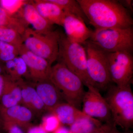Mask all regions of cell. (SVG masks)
<instances>
[{
	"label": "cell",
	"instance_id": "8fae6325",
	"mask_svg": "<svg viewBox=\"0 0 133 133\" xmlns=\"http://www.w3.org/2000/svg\"><path fill=\"white\" fill-rule=\"evenodd\" d=\"M64 13L62 26L65 35L71 41L83 45L91 37L93 31L88 28L83 20L74 15Z\"/></svg>",
	"mask_w": 133,
	"mask_h": 133
},
{
	"label": "cell",
	"instance_id": "7402d4cb",
	"mask_svg": "<svg viewBox=\"0 0 133 133\" xmlns=\"http://www.w3.org/2000/svg\"><path fill=\"white\" fill-rule=\"evenodd\" d=\"M0 27H7L15 30L22 36L26 27L21 20L10 15L0 6Z\"/></svg>",
	"mask_w": 133,
	"mask_h": 133
},
{
	"label": "cell",
	"instance_id": "5bb4252c",
	"mask_svg": "<svg viewBox=\"0 0 133 133\" xmlns=\"http://www.w3.org/2000/svg\"><path fill=\"white\" fill-rule=\"evenodd\" d=\"M36 91L45 106L46 110L51 112L63 98L59 90L49 79L37 82Z\"/></svg>",
	"mask_w": 133,
	"mask_h": 133
},
{
	"label": "cell",
	"instance_id": "e0dca14e",
	"mask_svg": "<svg viewBox=\"0 0 133 133\" xmlns=\"http://www.w3.org/2000/svg\"><path fill=\"white\" fill-rule=\"evenodd\" d=\"M21 89L18 81L7 77L5 88L0 99V107L4 108L15 106L21 102Z\"/></svg>",
	"mask_w": 133,
	"mask_h": 133
},
{
	"label": "cell",
	"instance_id": "d4e9b609",
	"mask_svg": "<svg viewBox=\"0 0 133 133\" xmlns=\"http://www.w3.org/2000/svg\"><path fill=\"white\" fill-rule=\"evenodd\" d=\"M29 1L25 0H1L0 6L10 15L18 13Z\"/></svg>",
	"mask_w": 133,
	"mask_h": 133
},
{
	"label": "cell",
	"instance_id": "9c48e42d",
	"mask_svg": "<svg viewBox=\"0 0 133 133\" xmlns=\"http://www.w3.org/2000/svg\"><path fill=\"white\" fill-rule=\"evenodd\" d=\"M82 100V111L86 115L105 123H112L110 108L104 97L94 87L88 85Z\"/></svg>",
	"mask_w": 133,
	"mask_h": 133
},
{
	"label": "cell",
	"instance_id": "7a4b0ae2",
	"mask_svg": "<svg viewBox=\"0 0 133 133\" xmlns=\"http://www.w3.org/2000/svg\"><path fill=\"white\" fill-rule=\"evenodd\" d=\"M104 97L110 108L115 126L128 129L133 124V94L131 85H111Z\"/></svg>",
	"mask_w": 133,
	"mask_h": 133
},
{
	"label": "cell",
	"instance_id": "52a82bcc",
	"mask_svg": "<svg viewBox=\"0 0 133 133\" xmlns=\"http://www.w3.org/2000/svg\"><path fill=\"white\" fill-rule=\"evenodd\" d=\"M88 41L107 52L125 51L132 53L133 27L95 29Z\"/></svg>",
	"mask_w": 133,
	"mask_h": 133
},
{
	"label": "cell",
	"instance_id": "44dd1931",
	"mask_svg": "<svg viewBox=\"0 0 133 133\" xmlns=\"http://www.w3.org/2000/svg\"><path fill=\"white\" fill-rule=\"evenodd\" d=\"M50 1L58 5L64 12L74 15L83 20L85 23H88V19L77 0H50Z\"/></svg>",
	"mask_w": 133,
	"mask_h": 133
},
{
	"label": "cell",
	"instance_id": "d6986e66",
	"mask_svg": "<svg viewBox=\"0 0 133 133\" xmlns=\"http://www.w3.org/2000/svg\"><path fill=\"white\" fill-rule=\"evenodd\" d=\"M102 125L98 120L85 115L70 125V130L72 133H90Z\"/></svg>",
	"mask_w": 133,
	"mask_h": 133
},
{
	"label": "cell",
	"instance_id": "83f0119b",
	"mask_svg": "<svg viewBox=\"0 0 133 133\" xmlns=\"http://www.w3.org/2000/svg\"><path fill=\"white\" fill-rule=\"evenodd\" d=\"M113 123H105L90 133H111L114 127Z\"/></svg>",
	"mask_w": 133,
	"mask_h": 133
},
{
	"label": "cell",
	"instance_id": "277c9868",
	"mask_svg": "<svg viewBox=\"0 0 133 133\" xmlns=\"http://www.w3.org/2000/svg\"><path fill=\"white\" fill-rule=\"evenodd\" d=\"M87 54V72L92 86L99 90H106L112 83L107 52L87 41L84 44Z\"/></svg>",
	"mask_w": 133,
	"mask_h": 133
},
{
	"label": "cell",
	"instance_id": "4316f807",
	"mask_svg": "<svg viewBox=\"0 0 133 133\" xmlns=\"http://www.w3.org/2000/svg\"><path fill=\"white\" fill-rule=\"evenodd\" d=\"M2 123V129L7 133H25L24 129L17 124L9 122Z\"/></svg>",
	"mask_w": 133,
	"mask_h": 133
},
{
	"label": "cell",
	"instance_id": "4fadbf2b",
	"mask_svg": "<svg viewBox=\"0 0 133 133\" xmlns=\"http://www.w3.org/2000/svg\"><path fill=\"white\" fill-rule=\"evenodd\" d=\"M34 113L30 109L23 105L4 108L0 107V119L2 122L14 123L27 129L30 126Z\"/></svg>",
	"mask_w": 133,
	"mask_h": 133
},
{
	"label": "cell",
	"instance_id": "4dcf8cb0",
	"mask_svg": "<svg viewBox=\"0 0 133 133\" xmlns=\"http://www.w3.org/2000/svg\"><path fill=\"white\" fill-rule=\"evenodd\" d=\"M6 79V77L0 75V99L4 90Z\"/></svg>",
	"mask_w": 133,
	"mask_h": 133
},
{
	"label": "cell",
	"instance_id": "1f68e13d",
	"mask_svg": "<svg viewBox=\"0 0 133 133\" xmlns=\"http://www.w3.org/2000/svg\"><path fill=\"white\" fill-rule=\"evenodd\" d=\"M54 133H72L70 130L67 129L65 128L60 127Z\"/></svg>",
	"mask_w": 133,
	"mask_h": 133
},
{
	"label": "cell",
	"instance_id": "8992f818",
	"mask_svg": "<svg viewBox=\"0 0 133 133\" xmlns=\"http://www.w3.org/2000/svg\"><path fill=\"white\" fill-rule=\"evenodd\" d=\"M58 58L81 79L84 85H92L87 72L86 51L83 44L71 41L60 33Z\"/></svg>",
	"mask_w": 133,
	"mask_h": 133
},
{
	"label": "cell",
	"instance_id": "d6a6232c",
	"mask_svg": "<svg viewBox=\"0 0 133 133\" xmlns=\"http://www.w3.org/2000/svg\"><path fill=\"white\" fill-rule=\"evenodd\" d=\"M111 133H119L117 131V130H116V127H115V126H114V127L113 128L112 130V131L111 132Z\"/></svg>",
	"mask_w": 133,
	"mask_h": 133
},
{
	"label": "cell",
	"instance_id": "ba28073f",
	"mask_svg": "<svg viewBox=\"0 0 133 133\" xmlns=\"http://www.w3.org/2000/svg\"><path fill=\"white\" fill-rule=\"evenodd\" d=\"M107 58L112 83L118 86L131 85L133 76L132 53L125 51L107 52Z\"/></svg>",
	"mask_w": 133,
	"mask_h": 133
},
{
	"label": "cell",
	"instance_id": "5b68a950",
	"mask_svg": "<svg viewBox=\"0 0 133 133\" xmlns=\"http://www.w3.org/2000/svg\"><path fill=\"white\" fill-rule=\"evenodd\" d=\"M60 34L57 30L38 33L27 28L22 37L23 45L28 50L52 65L58 58Z\"/></svg>",
	"mask_w": 133,
	"mask_h": 133
},
{
	"label": "cell",
	"instance_id": "d590c367",
	"mask_svg": "<svg viewBox=\"0 0 133 133\" xmlns=\"http://www.w3.org/2000/svg\"><path fill=\"white\" fill-rule=\"evenodd\" d=\"M0 133H2L1 132V130L0 129Z\"/></svg>",
	"mask_w": 133,
	"mask_h": 133
},
{
	"label": "cell",
	"instance_id": "484cf974",
	"mask_svg": "<svg viewBox=\"0 0 133 133\" xmlns=\"http://www.w3.org/2000/svg\"><path fill=\"white\" fill-rule=\"evenodd\" d=\"M60 122L55 115H49L44 117L42 125L48 133L55 132L60 127Z\"/></svg>",
	"mask_w": 133,
	"mask_h": 133
},
{
	"label": "cell",
	"instance_id": "9a60e30c",
	"mask_svg": "<svg viewBox=\"0 0 133 133\" xmlns=\"http://www.w3.org/2000/svg\"><path fill=\"white\" fill-rule=\"evenodd\" d=\"M38 13L51 24L62 26L64 11L50 0H36L31 2Z\"/></svg>",
	"mask_w": 133,
	"mask_h": 133
},
{
	"label": "cell",
	"instance_id": "ac0fdd59",
	"mask_svg": "<svg viewBox=\"0 0 133 133\" xmlns=\"http://www.w3.org/2000/svg\"><path fill=\"white\" fill-rule=\"evenodd\" d=\"M51 112L57 117L60 123L69 126L77 119L86 115L80 109L67 102L58 104Z\"/></svg>",
	"mask_w": 133,
	"mask_h": 133
},
{
	"label": "cell",
	"instance_id": "3957f363",
	"mask_svg": "<svg viewBox=\"0 0 133 133\" xmlns=\"http://www.w3.org/2000/svg\"><path fill=\"white\" fill-rule=\"evenodd\" d=\"M49 79L66 102L80 109L85 91L84 83L78 76L59 62L51 67Z\"/></svg>",
	"mask_w": 133,
	"mask_h": 133
},
{
	"label": "cell",
	"instance_id": "cb8c5ba5",
	"mask_svg": "<svg viewBox=\"0 0 133 133\" xmlns=\"http://www.w3.org/2000/svg\"><path fill=\"white\" fill-rule=\"evenodd\" d=\"M19 56L18 49L14 45L0 41V59L6 62Z\"/></svg>",
	"mask_w": 133,
	"mask_h": 133
},
{
	"label": "cell",
	"instance_id": "603a6c76",
	"mask_svg": "<svg viewBox=\"0 0 133 133\" xmlns=\"http://www.w3.org/2000/svg\"><path fill=\"white\" fill-rule=\"evenodd\" d=\"M0 41L14 45L19 49L23 44L22 36L15 30L0 27Z\"/></svg>",
	"mask_w": 133,
	"mask_h": 133
},
{
	"label": "cell",
	"instance_id": "f546056e",
	"mask_svg": "<svg viewBox=\"0 0 133 133\" xmlns=\"http://www.w3.org/2000/svg\"><path fill=\"white\" fill-rule=\"evenodd\" d=\"M124 8L128 10L129 12L132 13L133 12V1L131 0H124V1H119Z\"/></svg>",
	"mask_w": 133,
	"mask_h": 133
},
{
	"label": "cell",
	"instance_id": "f1b7e54d",
	"mask_svg": "<svg viewBox=\"0 0 133 133\" xmlns=\"http://www.w3.org/2000/svg\"><path fill=\"white\" fill-rule=\"evenodd\" d=\"M26 129V133H49L45 131L42 125L29 126Z\"/></svg>",
	"mask_w": 133,
	"mask_h": 133
},
{
	"label": "cell",
	"instance_id": "7c38bea8",
	"mask_svg": "<svg viewBox=\"0 0 133 133\" xmlns=\"http://www.w3.org/2000/svg\"><path fill=\"white\" fill-rule=\"evenodd\" d=\"M21 20L25 24H30L33 30L40 33H46L53 30V24L44 18L36 9L31 2H29L18 12Z\"/></svg>",
	"mask_w": 133,
	"mask_h": 133
},
{
	"label": "cell",
	"instance_id": "e575fe53",
	"mask_svg": "<svg viewBox=\"0 0 133 133\" xmlns=\"http://www.w3.org/2000/svg\"><path fill=\"white\" fill-rule=\"evenodd\" d=\"M2 71V69L1 66H0V75H1V73Z\"/></svg>",
	"mask_w": 133,
	"mask_h": 133
},
{
	"label": "cell",
	"instance_id": "2e32d148",
	"mask_svg": "<svg viewBox=\"0 0 133 133\" xmlns=\"http://www.w3.org/2000/svg\"><path fill=\"white\" fill-rule=\"evenodd\" d=\"M18 81L21 89V103L23 105L36 114H40L46 110L35 87L24 83L22 79Z\"/></svg>",
	"mask_w": 133,
	"mask_h": 133
},
{
	"label": "cell",
	"instance_id": "836d02e7",
	"mask_svg": "<svg viewBox=\"0 0 133 133\" xmlns=\"http://www.w3.org/2000/svg\"><path fill=\"white\" fill-rule=\"evenodd\" d=\"M3 123L2 121L0 119V129H2Z\"/></svg>",
	"mask_w": 133,
	"mask_h": 133
},
{
	"label": "cell",
	"instance_id": "6da1fadb",
	"mask_svg": "<svg viewBox=\"0 0 133 133\" xmlns=\"http://www.w3.org/2000/svg\"><path fill=\"white\" fill-rule=\"evenodd\" d=\"M95 29L132 27L131 12L116 0H77Z\"/></svg>",
	"mask_w": 133,
	"mask_h": 133
},
{
	"label": "cell",
	"instance_id": "30bf717a",
	"mask_svg": "<svg viewBox=\"0 0 133 133\" xmlns=\"http://www.w3.org/2000/svg\"><path fill=\"white\" fill-rule=\"evenodd\" d=\"M18 51L34 81L37 82L49 79L52 66L46 59L30 51L23 44L19 47Z\"/></svg>",
	"mask_w": 133,
	"mask_h": 133
},
{
	"label": "cell",
	"instance_id": "ffe728a7",
	"mask_svg": "<svg viewBox=\"0 0 133 133\" xmlns=\"http://www.w3.org/2000/svg\"><path fill=\"white\" fill-rule=\"evenodd\" d=\"M5 63L8 77L12 81H17L21 80L22 77L25 76L28 71L27 65L20 56L5 62Z\"/></svg>",
	"mask_w": 133,
	"mask_h": 133
}]
</instances>
